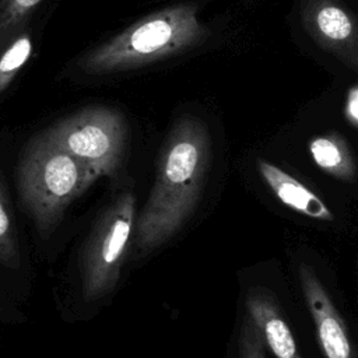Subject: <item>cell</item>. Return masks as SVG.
<instances>
[{
	"mask_svg": "<svg viewBox=\"0 0 358 358\" xmlns=\"http://www.w3.org/2000/svg\"><path fill=\"white\" fill-rule=\"evenodd\" d=\"M207 124L192 115L176 119L166 136L148 200L134 222V245L145 255L171 239L189 220L210 165Z\"/></svg>",
	"mask_w": 358,
	"mask_h": 358,
	"instance_id": "6da1fadb",
	"label": "cell"
},
{
	"mask_svg": "<svg viewBox=\"0 0 358 358\" xmlns=\"http://www.w3.org/2000/svg\"><path fill=\"white\" fill-rule=\"evenodd\" d=\"M208 35L197 6L179 3L151 13L105 43L85 53L80 69L87 74H112L143 67L186 52Z\"/></svg>",
	"mask_w": 358,
	"mask_h": 358,
	"instance_id": "7a4b0ae2",
	"label": "cell"
},
{
	"mask_svg": "<svg viewBox=\"0 0 358 358\" xmlns=\"http://www.w3.org/2000/svg\"><path fill=\"white\" fill-rule=\"evenodd\" d=\"M94 180L87 168L46 133L31 143L18 168L22 204L42 236L52 234L69 204Z\"/></svg>",
	"mask_w": 358,
	"mask_h": 358,
	"instance_id": "3957f363",
	"label": "cell"
},
{
	"mask_svg": "<svg viewBox=\"0 0 358 358\" xmlns=\"http://www.w3.org/2000/svg\"><path fill=\"white\" fill-rule=\"evenodd\" d=\"M124 116L109 106H91L63 119L46 136L83 164L94 179L115 178L127 148Z\"/></svg>",
	"mask_w": 358,
	"mask_h": 358,
	"instance_id": "277c9868",
	"label": "cell"
},
{
	"mask_svg": "<svg viewBox=\"0 0 358 358\" xmlns=\"http://www.w3.org/2000/svg\"><path fill=\"white\" fill-rule=\"evenodd\" d=\"M136 197L117 196L101 214L91 232L83 260V288L92 301L115 288L134 231Z\"/></svg>",
	"mask_w": 358,
	"mask_h": 358,
	"instance_id": "5b68a950",
	"label": "cell"
},
{
	"mask_svg": "<svg viewBox=\"0 0 358 358\" xmlns=\"http://www.w3.org/2000/svg\"><path fill=\"white\" fill-rule=\"evenodd\" d=\"M301 22L326 52L352 70L358 69V28L354 14L338 0H303Z\"/></svg>",
	"mask_w": 358,
	"mask_h": 358,
	"instance_id": "8992f818",
	"label": "cell"
},
{
	"mask_svg": "<svg viewBox=\"0 0 358 358\" xmlns=\"http://www.w3.org/2000/svg\"><path fill=\"white\" fill-rule=\"evenodd\" d=\"M298 275L326 358H355L347 324L316 271L308 263H301Z\"/></svg>",
	"mask_w": 358,
	"mask_h": 358,
	"instance_id": "52a82bcc",
	"label": "cell"
},
{
	"mask_svg": "<svg viewBox=\"0 0 358 358\" xmlns=\"http://www.w3.org/2000/svg\"><path fill=\"white\" fill-rule=\"evenodd\" d=\"M248 319L255 326L263 345L275 358H303L285 322L277 299L266 289L253 288L246 295Z\"/></svg>",
	"mask_w": 358,
	"mask_h": 358,
	"instance_id": "ba28073f",
	"label": "cell"
},
{
	"mask_svg": "<svg viewBox=\"0 0 358 358\" xmlns=\"http://www.w3.org/2000/svg\"><path fill=\"white\" fill-rule=\"evenodd\" d=\"M256 165L262 179L284 206L312 220H334L327 204L296 178L264 159H257Z\"/></svg>",
	"mask_w": 358,
	"mask_h": 358,
	"instance_id": "9c48e42d",
	"label": "cell"
},
{
	"mask_svg": "<svg viewBox=\"0 0 358 358\" xmlns=\"http://www.w3.org/2000/svg\"><path fill=\"white\" fill-rule=\"evenodd\" d=\"M309 152L315 164L333 178L354 182L357 166L345 138L338 133L316 136L309 141Z\"/></svg>",
	"mask_w": 358,
	"mask_h": 358,
	"instance_id": "30bf717a",
	"label": "cell"
},
{
	"mask_svg": "<svg viewBox=\"0 0 358 358\" xmlns=\"http://www.w3.org/2000/svg\"><path fill=\"white\" fill-rule=\"evenodd\" d=\"M0 263L10 268L20 266V248L13 220L0 182Z\"/></svg>",
	"mask_w": 358,
	"mask_h": 358,
	"instance_id": "8fae6325",
	"label": "cell"
},
{
	"mask_svg": "<svg viewBox=\"0 0 358 358\" xmlns=\"http://www.w3.org/2000/svg\"><path fill=\"white\" fill-rule=\"evenodd\" d=\"M31 38L27 34L20 35L8 43L7 49L0 56V92L6 90L17 71L28 60L31 55Z\"/></svg>",
	"mask_w": 358,
	"mask_h": 358,
	"instance_id": "7c38bea8",
	"label": "cell"
},
{
	"mask_svg": "<svg viewBox=\"0 0 358 358\" xmlns=\"http://www.w3.org/2000/svg\"><path fill=\"white\" fill-rule=\"evenodd\" d=\"M42 0H0V50Z\"/></svg>",
	"mask_w": 358,
	"mask_h": 358,
	"instance_id": "4fadbf2b",
	"label": "cell"
},
{
	"mask_svg": "<svg viewBox=\"0 0 358 358\" xmlns=\"http://www.w3.org/2000/svg\"><path fill=\"white\" fill-rule=\"evenodd\" d=\"M239 358H266L263 341L248 317L243 320L241 329Z\"/></svg>",
	"mask_w": 358,
	"mask_h": 358,
	"instance_id": "5bb4252c",
	"label": "cell"
},
{
	"mask_svg": "<svg viewBox=\"0 0 358 358\" xmlns=\"http://www.w3.org/2000/svg\"><path fill=\"white\" fill-rule=\"evenodd\" d=\"M345 119L354 127H357V124H358V88H357V85H352L347 94Z\"/></svg>",
	"mask_w": 358,
	"mask_h": 358,
	"instance_id": "9a60e30c",
	"label": "cell"
},
{
	"mask_svg": "<svg viewBox=\"0 0 358 358\" xmlns=\"http://www.w3.org/2000/svg\"><path fill=\"white\" fill-rule=\"evenodd\" d=\"M0 315H1V308H0Z\"/></svg>",
	"mask_w": 358,
	"mask_h": 358,
	"instance_id": "2e32d148",
	"label": "cell"
}]
</instances>
